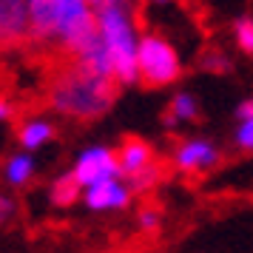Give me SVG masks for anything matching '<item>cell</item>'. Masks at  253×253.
Instances as JSON below:
<instances>
[{
    "label": "cell",
    "mask_w": 253,
    "mask_h": 253,
    "mask_svg": "<svg viewBox=\"0 0 253 253\" xmlns=\"http://www.w3.org/2000/svg\"><path fill=\"white\" fill-rule=\"evenodd\" d=\"M114 83L111 77L94 74L74 63V69L63 71L57 80L51 83L48 103L63 117L71 120H97L103 117L111 103H114Z\"/></svg>",
    "instance_id": "6da1fadb"
},
{
    "label": "cell",
    "mask_w": 253,
    "mask_h": 253,
    "mask_svg": "<svg viewBox=\"0 0 253 253\" xmlns=\"http://www.w3.org/2000/svg\"><path fill=\"white\" fill-rule=\"evenodd\" d=\"M97 32L108 46L111 63H114V80L117 85H134L139 83V32L134 12L128 0H111L105 6H97Z\"/></svg>",
    "instance_id": "7a4b0ae2"
},
{
    "label": "cell",
    "mask_w": 253,
    "mask_h": 253,
    "mask_svg": "<svg viewBox=\"0 0 253 253\" xmlns=\"http://www.w3.org/2000/svg\"><path fill=\"white\" fill-rule=\"evenodd\" d=\"M139 80L151 88H162L179 80L182 74V60L176 54V48L160 35H142L139 37Z\"/></svg>",
    "instance_id": "3957f363"
},
{
    "label": "cell",
    "mask_w": 253,
    "mask_h": 253,
    "mask_svg": "<svg viewBox=\"0 0 253 253\" xmlns=\"http://www.w3.org/2000/svg\"><path fill=\"white\" fill-rule=\"evenodd\" d=\"M71 173L83 188L97 185L103 179H111V176H120L123 173L120 154L111 151L108 145H88V148H83L77 154V160L71 165Z\"/></svg>",
    "instance_id": "277c9868"
},
{
    "label": "cell",
    "mask_w": 253,
    "mask_h": 253,
    "mask_svg": "<svg viewBox=\"0 0 253 253\" xmlns=\"http://www.w3.org/2000/svg\"><path fill=\"white\" fill-rule=\"evenodd\" d=\"M117 154H120L123 176L128 179V185L137 191L151 188V182L157 179V168H154V151H151L148 142L139 137H128Z\"/></svg>",
    "instance_id": "5b68a950"
},
{
    "label": "cell",
    "mask_w": 253,
    "mask_h": 253,
    "mask_svg": "<svg viewBox=\"0 0 253 253\" xmlns=\"http://www.w3.org/2000/svg\"><path fill=\"white\" fill-rule=\"evenodd\" d=\"M219 162V148L205 137H188L173 148V165L182 173L211 171Z\"/></svg>",
    "instance_id": "8992f818"
},
{
    "label": "cell",
    "mask_w": 253,
    "mask_h": 253,
    "mask_svg": "<svg viewBox=\"0 0 253 253\" xmlns=\"http://www.w3.org/2000/svg\"><path fill=\"white\" fill-rule=\"evenodd\" d=\"M0 37L6 46L32 40V3L29 0H0Z\"/></svg>",
    "instance_id": "52a82bcc"
},
{
    "label": "cell",
    "mask_w": 253,
    "mask_h": 253,
    "mask_svg": "<svg viewBox=\"0 0 253 253\" xmlns=\"http://www.w3.org/2000/svg\"><path fill=\"white\" fill-rule=\"evenodd\" d=\"M83 202L88 211H123L131 202V185H126L120 176L103 179L83 191Z\"/></svg>",
    "instance_id": "ba28073f"
},
{
    "label": "cell",
    "mask_w": 253,
    "mask_h": 253,
    "mask_svg": "<svg viewBox=\"0 0 253 253\" xmlns=\"http://www.w3.org/2000/svg\"><path fill=\"white\" fill-rule=\"evenodd\" d=\"M51 139H54V126L48 120H43V117H29L17 128V142H20L23 151H37L43 145H48Z\"/></svg>",
    "instance_id": "9c48e42d"
},
{
    "label": "cell",
    "mask_w": 253,
    "mask_h": 253,
    "mask_svg": "<svg viewBox=\"0 0 253 253\" xmlns=\"http://www.w3.org/2000/svg\"><path fill=\"white\" fill-rule=\"evenodd\" d=\"M35 157H32V151H20V154H12L6 165H3V176H6V182L12 185V188H23L32 176H35Z\"/></svg>",
    "instance_id": "30bf717a"
},
{
    "label": "cell",
    "mask_w": 253,
    "mask_h": 253,
    "mask_svg": "<svg viewBox=\"0 0 253 253\" xmlns=\"http://www.w3.org/2000/svg\"><path fill=\"white\" fill-rule=\"evenodd\" d=\"M199 117V103L191 91H176L173 94L168 114H165V126H179V123H194Z\"/></svg>",
    "instance_id": "8fae6325"
},
{
    "label": "cell",
    "mask_w": 253,
    "mask_h": 253,
    "mask_svg": "<svg viewBox=\"0 0 253 253\" xmlns=\"http://www.w3.org/2000/svg\"><path fill=\"white\" fill-rule=\"evenodd\" d=\"M83 188L77 179H74V173H63L60 179H54V185H51V202L57 208H69V205H74L77 199L83 196Z\"/></svg>",
    "instance_id": "7c38bea8"
},
{
    "label": "cell",
    "mask_w": 253,
    "mask_h": 253,
    "mask_svg": "<svg viewBox=\"0 0 253 253\" xmlns=\"http://www.w3.org/2000/svg\"><path fill=\"white\" fill-rule=\"evenodd\" d=\"M233 37H236V46L245 51V54H253V17H239L233 23Z\"/></svg>",
    "instance_id": "4fadbf2b"
},
{
    "label": "cell",
    "mask_w": 253,
    "mask_h": 253,
    "mask_svg": "<svg viewBox=\"0 0 253 253\" xmlns=\"http://www.w3.org/2000/svg\"><path fill=\"white\" fill-rule=\"evenodd\" d=\"M233 142H236V148L253 154V117L239 120V126H236V131H233Z\"/></svg>",
    "instance_id": "5bb4252c"
},
{
    "label": "cell",
    "mask_w": 253,
    "mask_h": 253,
    "mask_svg": "<svg viewBox=\"0 0 253 253\" xmlns=\"http://www.w3.org/2000/svg\"><path fill=\"white\" fill-rule=\"evenodd\" d=\"M139 228H142V230H157V228H160V213H157V211H151V208L139 211Z\"/></svg>",
    "instance_id": "9a60e30c"
},
{
    "label": "cell",
    "mask_w": 253,
    "mask_h": 253,
    "mask_svg": "<svg viewBox=\"0 0 253 253\" xmlns=\"http://www.w3.org/2000/svg\"><path fill=\"white\" fill-rule=\"evenodd\" d=\"M205 69L225 71V69H228V60H225V54H208V57H205Z\"/></svg>",
    "instance_id": "2e32d148"
},
{
    "label": "cell",
    "mask_w": 253,
    "mask_h": 253,
    "mask_svg": "<svg viewBox=\"0 0 253 253\" xmlns=\"http://www.w3.org/2000/svg\"><path fill=\"white\" fill-rule=\"evenodd\" d=\"M248 117H253V97H248L236 105V120H248Z\"/></svg>",
    "instance_id": "e0dca14e"
},
{
    "label": "cell",
    "mask_w": 253,
    "mask_h": 253,
    "mask_svg": "<svg viewBox=\"0 0 253 253\" xmlns=\"http://www.w3.org/2000/svg\"><path fill=\"white\" fill-rule=\"evenodd\" d=\"M12 117V108H9V103H0V120H9Z\"/></svg>",
    "instance_id": "ac0fdd59"
},
{
    "label": "cell",
    "mask_w": 253,
    "mask_h": 253,
    "mask_svg": "<svg viewBox=\"0 0 253 253\" xmlns=\"http://www.w3.org/2000/svg\"><path fill=\"white\" fill-rule=\"evenodd\" d=\"M0 208H3V216L12 213V202H9V199H0Z\"/></svg>",
    "instance_id": "d6986e66"
},
{
    "label": "cell",
    "mask_w": 253,
    "mask_h": 253,
    "mask_svg": "<svg viewBox=\"0 0 253 253\" xmlns=\"http://www.w3.org/2000/svg\"><path fill=\"white\" fill-rule=\"evenodd\" d=\"M88 3H91L94 9H97V6H105V3H111V0H88Z\"/></svg>",
    "instance_id": "ffe728a7"
},
{
    "label": "cell",
    "mask_w": 253,
    "mask_h": 253,
    "mask_svg": "<svg viewBox=\"0 0 253 253\" xmlns=\"http://www.w3.org/2000/svg\"><path fill=\"white\" fill-rule=\"evenodd\" d=\"M151 3H157V6H168V3H173V0H151Z\"/></svg>",
    "instance_id": "44dd1931"
}]
</instances>
